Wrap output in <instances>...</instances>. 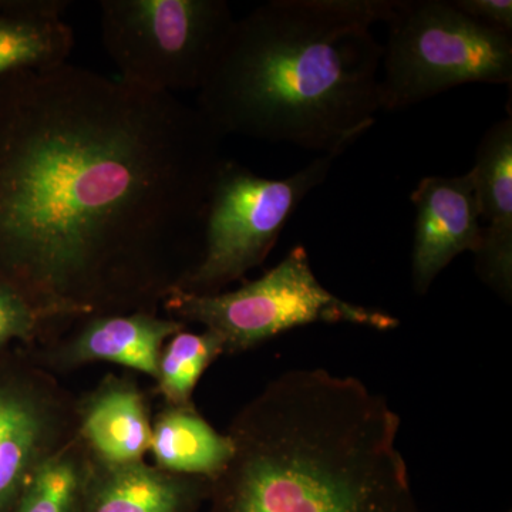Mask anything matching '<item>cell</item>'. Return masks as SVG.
I'll return each mask as SVG.
<instances>
[{
    "mask_svg": "<svg viewBox=\"0 0 512 512\" xmlns=\"http://www.w3.org/2000/svg\"><path fill=\"white\" fill-rule=\"evenodd\" d=\"M393 0H271L235 20L197 109L222 137L339 157L376 123Z\"/></svg>",
    "mask_w": 512,
    "mask_h": 512,
    "instance_id": "7a4b0ae2",
    "label": "cell"
},
{
    "mask_svg": "<svg viewBox=\"0 0 512 512\" xmlns=\"http://www.w3.org/2000/svg\"><path fill=\"white\" fill-rule=\"evenodd\" d=\"M40 318L22 296L0 285V348L13 339H28Z\"/></svg>",
    "mask_w": 512,
    "mask_h": 512,
    "instance_id": "ac0fdd59",
    "label": "cell"
},
{
    "mask_svg": "<svg viewBox=\"0 0 512 512\" xmlns=\"http://www.w3.org/2000/svg\"><path fill=\"white\" fill-rule=\"evenodd\" d=\"M380 76L382 111L470 83H512V33L485 26L451 0H393Z\"/></svg>",
    "mask_w": 512,
    "mask_h": 512,
    "instance_id": "277c9868",
    "label": "cell"
},
{
    "mask_svg": "<svg viewBox=\"0 0 512 512\" xmlns=\"http://www.w3.org/2000/svg\"><path fill=\"white\" fill-rule=\"evenodd\" d=\"M83 434L106 466L140 463L150 451L151 429L140 393L127 384H107L83 413Z\"/></svg>",
    "mask_w": 512,
    "mask_h": 512,
    "instance_id": "9a60e30c",
    "label": "cell"
},
{
    "mask_svg": "<svg viewBox=\"0 0 512 512\" xmlns=\"http://www.w3.org/2000/svg\"><path fill=\"white\" fill-rule=\"evenodd\" d=\"M399 431V414L362 380L286 372L235 426L210 512H419Z\"/></svg>",
    "mask_w": 512,
    "mask_h": 512,
    "instance_id": "3957f363",
    "label": "cell"
},
{
    "mask_svg": "<svg viewBox=\"0 0 512 512\" xmlns=\"http://www.w3.org/2000/svg\"><path fill=\"white\" fill-rule=\"evenodd\" d=\"M468 18L490 28L512 33L511 0H451Z\"/></svg>",
    "mask_w": 512,
    "mask_h": 512,
    "instance_id": "d6986e66",
    "label": "cell"
},
{
    "mask_svg": "<svg viewBox=\"0 0 512 512\" xmlns=\"http://www.w3.org/2000/svg\"><path fill=\"white\" fill-rule=\"evenodd\" d=\"M183 325L178 320L157 318L147 311L97 316L74 339L69 360L117 363L157 377L164 340L181 332Z\"/></svg>",
    "mask_w": 512,
    "mask_h": 512,
    "instance_id": "4fadbf2b",
    "label": "cell"
},
{
    "mask_svg": "<svg viewBox=\"0 0 512 512\" xmlns=\"http://www.w3.org/2000/svg\"><path fill=\"white\" fill-rule=\"evenodd\" d=\"M89 474L70 454H52L37 466L15 512H79Z\"/></svg>",
    "mask_w": 512,
    "mask_h": 512,
    "instance_id": "e0dca14e",
    "label": "cell"
},
{
    "mask_svg": "<svg viewBox=\"0 0 512 512\" xmlns=\"http://www.w3.org/2000/svg\"><path fill=\"white\" fill-rule=\"evenodd\" d=\"M64 0H0V77L69 62L72 26Z\"/></svg>",
    "mask_w": 512,
    "mask_h": 512,
    "instance_id": "7c38bea8",
    "label": "cell"
},
{
    "mask_svg": "<svg viewBox=\"0 0 512 512\" xmlns=\"http://www.w3.org/2000/svg\"><path fill=\"white\" fill-rule=\"evenodd\" d=\"M100 12L121 82L171 96L201 89L237 20L225 0H103Z\"/></svg>",
    "mask_w": 512,
    "mask_h": 512,
    "instance_id": "5b68a950",
    "label": "cell"
},
{
    "mask_svg": "<svg viewBox=\"0 0 512 512\" xmlns=\"http://www.w3.org/2000/svg\"><path fill=\"white\" fill-rule=\"evenodd\" d=\"M53 416L28 384L0 376V512H15L37 466L49 454Z\"/></svg>",
    "mask_w": 512,
    "mask_h": 512,
    "instance_id": "30bf717a",
    "label": "cell"
},
{
    "mask_svg": "<svg viewBox=\"0 0 512 512\" xmlns=\"http://www.w3.org/2000/svg\"><path fill=\"white\" fill-rule=\"evenodd\" d=\"M335 160L316 156L295 174L271 180L225 158L212 185L200 258L175 291L214 295L261 265Z\"/></svg>",
    "mask_w": 512,
    "mask_h": 512,
    "instance_id": "8992f818",
    "label": "cell"
},
{
    "mask_svg": "<svg viewBox=\"0 0 512 512\" xmlns=\"http://www.w3.org/2000/svg\"><path fill=\"white\" fill-rule=\"evenodd\" d=\"M414 292H429L437 275L463 252L476 254L483 239L470 171L456 177H424L414 188Z\"/></svg>",
    "mask_w": 512,
    "mask_h": 512,
    "instance_id": "ba28073f",
    "label": "cell"
},
{
    "mask_svg": "<svg viewBox=\"0 0 512 512\" xmlns=\"http://www.w3.org/2000/svg\"><path fill=\"white\" fill-rule=\"evenodd\" d=\"M508 512H511V511H508Z\"/></svg>",
    "mask_w": 512,
    "mask_h": 512,
    "instance_id": "ffe728a7",
    "label": "cell"
},
{
    "mask_svg": "<svg viewBox=\"0 0 512 512\" xmlns=\"http://www.w3.org/2000/svg\"><path fill=\"white\" fill-rule=\"evenodd\" d=\"M222 352L221 339L210 330L175 333L158 363L157 379L165 397L177 407H188L202 373Z\"/></svg>",
    "mask_w": 512,
    "mask_h": 512,
    "instance_id": "2e32d148",
    "label": "cell"
},
{
    "mask_svg": "<svg viewBox=\"0 0 512 512\" xmlns=\"http://www.w3.org/2000/svg\"><path fill=\"white\" fill-rule=\"evenodd\" d=\"M211 481L175 476L140 463L104 466L89 476L79 512H195Z\"/></svg>",
    "mask_w": 512,
    "mask_h": 512,
    "instance_id": "8fae6325",
    "label": "cell"
},
{
    "mask_svg": "<svg viewBox=\"0 0 512 512\" xmlns=\"http://www.w3.org/2000/svg\"><path fill=\"white\" fill-rule=\"evenodd\" d=\"M483 239L476 271L504 301L512 295V117L497 121L478 143L470 170Z\"/></svg>",
    "mask_w": 512,
    "mask_h": 512,
    "instance_id": "9c48e42d",
    "label": "cell"
},
{
    "mask_svg": "<svg viewBox=\"0 0 512 512\" xmlns=\"http://www.w3.org/2000/svg\"><path fill=\"white\" fill-rule=\"evenodd\" d=\"M150 451L165 473L214 481L234 458L235 443L194 410L175 407L157 420Z\"/></svg>",
    "mask_w": 512,
    "mask_h": 512,
    "instance_id": "5bb4252c",
    "label": "cell"
},
{
    "mask_svg": "<svg viewBox=\"0 0 512 512\" xmlns=\"http://www.w3.org/2000/svg\"><path fill=\"white\" fill-rule=\"evenodd\" d=\"M222 138L69 62L0 77V285L40 319L170 295L201 255Z\"/></svg>",
    "mask_w": 512,
    "mask_h": 512,
    "instance_id": "6da1fadb",
    "label": "cell"
},
{
    "mask_svg": "<svg viewBox=\"0 0 512 512\" xmlns=\"http://www.w3.org/2000/svg\"><path fill=\"white\" fill-rule=\"evenodd\" d=\"M167 309L215 333L224 352L251 349L286 330L318 322L350 323L376 330L396 329L400 323L390 313L333 295L316 278L302 245L237 291L214 295L173 291L168 295Z\"/></svg>",
    "mask_w": 512,
    "mask_h": 512,
    "instance_id": "52a82bcc",
    "label": "cell"
}]
</instances>
